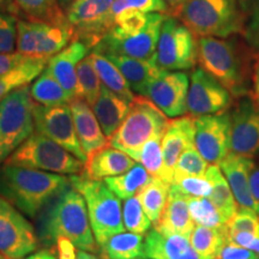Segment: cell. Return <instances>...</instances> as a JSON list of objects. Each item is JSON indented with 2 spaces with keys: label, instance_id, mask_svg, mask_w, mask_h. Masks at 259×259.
<instances>
[{
  "label": "cell",
  "instance_id": "4fadbf2b",
  "mask_svg": "<svg viewBox=\"0 0 259 259\" xmlns=\"http://www.w3.org/2000/svg\"><path fill=\"white\" fill-rule=\"evenodd\" d=\"M194 147L209 164L219 166L231 153V113L194 116Z\"/></svg>",
  "mask_w": 259,
  "mask_h": 259
},
{
  "label": "cell",
  "instance_id": "d6986e66",
  "mask_svg": "<svg viewBox=\"0 0 259 259\" xmlns=\"http://www.w3.org/2000/svg\"><path fill=\"white\" fill-rule=\"evenodd\" d=\"M89 50L90 48L83 41L76 38L63 51L52 57L47 63L46 69L73 99L79 97L77 66L79 61L87 57Z\"/></svg>",
  "mask_w": 259,
  "mask_h": 259
},
{
  "label": "cell",
  "instance_id": "6f0895ef",
  "mask_svg": "<svg viewBox=\"0 0 259 259\" xmlns=\"http://www.w3.org/2000/svg\"><path fill=\"white\" fill-rule=\"evenodd\" d=\"M164 2L167 3L169 8H171L173 10H177L183 4H185L186 2H189V0H164Z\"/></svg>",
  "mask_w": 259,
  "mask_h": 259
},
{
  "label": "cell",
  "instance_id": "11a10c76",
  "mask_svg": "<svg viewBox=\"0 0 259 259\" xmlns=\"http://www.w3.org/2000/svg\"><path fill=\"white\" fill-rule=\"evenodd\" d=\"M246 248H248V250L255 252V253H257L258 257H259V238L254 236V238L252 239L250 242H248L247 246H246Z\"/></svg>",
  "mask_w": 259,
  "mask_h": 259
},
{
  "label": "cell",
  "instance_id": "6125c7cd",
  "mask_svg": "<svg viewBox=\"0 0 259 259\" xmlns=\"http://www.w3.org/2000/svg\"><path fill=\"white\" fill-rule=\"evenodd\" d=\"M137 259H150V258H137Z\"/></svg>",
  "mask_w": 259,
  "mask_h": 259
},
{
  "label": "cell",
  "instance_id": "9f6ffc18",
  "mask_svg": "<svg viewBox=\"0 0 259 259\" xmlns=\"http://www.w3.org/2000/svg\"><path fill=\"white\" fill-rule=\"evenodd\" d=\"M74 259H97L95 255L89 253L88 251H84V250H78L77 251L76 258Z\"/></svg>",
  "mask_w": 259,
  "mask_h": 259
},
{
  "label": "cell",
  "instance_id": "f907efd6",
  "mask_svg": "<svg viewBox=\"0 0 259 259\" xmlns=\"http://www.w3.org/2000/svg\"><path fill=\"white\" fill-rule=\"evenodd\" d=\"M250 189L254 200V210L259 215V163H255L251 170Z\"/></svg>",
  "mask_w": 259,
  "mask_h": 259
},
{
  "label": "cell",
  "instance_id": "681fc988",
  "mask_svg": "<svg viewBox=\"0 0 259 259\" xmlns=\"http://www.w3.org/2000/svg\"><path fill=\"white\" fill-rule=\"evenodd\" d=\"M57 251L59 254V259H74L76 258L77 251L76 246L70 239L65 238V236H59L57 239Z\"/></svg>",
  "mask_w": 259,
  "mask_h": 259
},
{
  "label": "cell",
  "instance_id": "2e32d148",
  "mask_svg": "<svg viewBox=\"0 0 259 259\" xmlns=\"http://www.w3.org/2000/svg\"><path fill=\"white\" fill-rule=\"evenodd\" d=\"M115 0H74L66 10V17L77 40L89 48L96 47L108 32L107 17Z\"/></svg>",
  "mask_w": 259,
  "mask_h": 259
},
{
  "label": "cell",
  "instance_id": "8d00e7d4",
  "mask_svg": "<svg viewBox=\"0 0 259 259\" xmlns=\"http://www.w3.org/2000/svg\"><path fill=\"white\" fill-rule=\"evenodd\" d=\"M162 137L163 135H158L145 142L134 160L141 163L151 177L160 178V179L171 184L173 180L167 173L166 166H164L163 153H162Z\"/></svg>",
  "mask_w": 259,
  "mask_h": 259
},
{
  "label": "cell",
  "instance_id": "b9f144b4",
  "mask_svg": "<svg viewBox=\"0 0 259 259\" xmlns=\"http://www.w3.org/2000/svg\"><path fill=\"white\" fill-rule=\"evenodd\" d=\"M209 162L204 158L196 147L187 148L178 158L174 168L173 180L181 177H205Z\"/></svg>",
  "mask_w": 259,
  "mask_h": 259
},
{
  "label": "cell",
  "instance_id": "94428289",
  "mask_svg": "<svg viewBox=\"0 0 259 259\" xmlns=\"http://www.w3.org/2000/svg\"><path fill=\"white\" fill-rule=\"evenodd\" d=\"M0 259H6V258L3 254H0Z\"/></svg>",
  "mask_w": 259,
  "mask_h": 259
},
{
  "label": "cell",
  "instance_id": "60d3db41",
  "mask_svg": "<svg viewBox=\"0 0 259 259\" xmlns=\"http://www.w3.org/2000/svg\"><path fill=\"white\" fill-rule=\"evenodd\" d=\"M122 221L125 229L128 232L145 235L150 231L153 223L145 213L138 194L125 199L122 205Z\"/></svg>",
  "mask_w": 259,
  "mask_h": 259
},
{
  "label": "cell",
  "instance_id": "83f0119b",
  "mask_svg": "<svg viewBox=\"0 0 259 259\" xmlns=\"http://www.w3.org/2000/svg\"><path fill=\"white\" fill-rule=\"evenodd\" d=\"M90 57H92L93 63L95 65V69L99 73L102 85L130 103L134 101L136 97L135 93L130 88L127 80L122 76L118 66L101 52L93 51L90 53Z\"/></svg>",
  "mask_w": 259,
  "mask_h": 259
},
{
  "label": "cell",
  "instance_id": "d4e9b609",
  "mask_svg": "<svg viewBox=\"0 0 259 259\" xmlns=\"http://www.w3.org/2000/svg\"><path fill=\"white\" fill-rule=\"evenodd\" d=\"M194 227L190 215L187 196L170 185L166 208L154 228L163 234H180L190 239Z\"/></svg>",
  "mask_w": 259,
  "mask_h": 259
},
{
  "label": "cell",
  "instance_id": "e575fe53",
  "mask_svg": "<svg viewBox=\"0 0 259 259\" xmlns=\"http://www.w3.org/2000/svg\"><path fill=\"white\" fill-rule=\"evenodd\" d=\"M19 11L27 16L29 21L46 22L52 24L71 25L59 0H15Z\"/></svg>",
  "mask_w": 259,
  "mask_h": 259
},
{
  "label": "cell",
  "instance_id": "7c38bea8",
  "mask_svg": "<svg viewBox=\"0 0 259 259\" xmlns=\"http://www.w3.org/2000/svg\"><path fill=\"white\" fill-rule=\"evenodd\" d=\"M35 131L51 138L85 163L88 157L83 151L76 134L72 112L69 105L34 106Z\"/></svg>",
  "mask_w": 259,
  "mask_h": 259
},
{
  "label": "cell",
  "instance_id": "c3c4849f",
  "mask_svg": "<svg viewBox=\"0 0 259 259\" xmlns=\"http://www.w3.org/2000/svg\"><path fill=\"white\" fill-rule=\"evenodd\" d=\"M30 57L23 56L18 52H16V53L15 52H12V53H0V76L14 70L16 66L24 63Z\"/></svg>",
  "mask_w": 259,
  "mask_h": 259
},
{
  "label": "cell",
  "instance_id": "836d02e7",
  "mask_svg": "<svg viewBox=\"0 0 259 259\" xmlns=\"http://www.w3.org/2000/svg\"><path fill=\"white\" fill-rule=\"evenodd\" d=\"M150 174L141 163L130 168L120 176L107 178L103 181L120 199H127L141 192V190L151 180Z\"/></svg>",
  "mask_w": 259,
  "mask_h": 259
},
{
  "label": "cell",
  "instance_id": "680465c9",
  "mask_svg": "<svg viewBox=\"0 0 259 259\" xmlns=\"http://www.w3.org/2000/svg\"><path fill=\"white\" fill-rule=\"evenodd\" d=\"M74 0H59V4L61 6V9L64 10L65 12H66V10L70 8V5L72 4Z\"/></svg>",
  "mask_w": 259,
  "mask_h": 259
},
{
  "label": "cell",
  "instance_id": "f35d334b",
  "mask_svg": "<svg viewBox=\"0 0 259 259\" xmlns=\"http://www.w3.org/2000/svg\"><path fill=\"white\" fill-rule=\"evenodd\" d=\"M77 80H78L79 99H84L90 106H93L101 93L103 85L90 54L79 61L77 66Z\"/></svg>",
  "mask_w": 259,
  "mask_h": 259
},
{
  "label": "cell",
  "instance_id": "3957f363",
  "mask_svg": "<svg viewBox=\"0 0 259 259\" xmlns=\"http://www.w3.org/2000/svg\"><path fill=\"white\" fill-rule=\"evenodd\" d=\"M174 14L199 37H229L245 27L241 0H189Z\"/></svg>",
  "mask_w": 259,
  "mask_h": 259
},
{
  "label": "cell",
  "instance_id": "ffe728a7",
  "mask_svg": "<svg viewBox=\"0 0 259 259\" xmlns=\"http://www.w3.org/2000/svg\"><path fill=\"white\" fill-rule=\"evenodd\" d=\"M69 106L72 112L77 137L87 157L109 145L108 138L103 134L95 113L85 100L76 97Z\"/></svg>",
  "mask_w": 259,
  "mask_h": 259
},
{
  "label": "cell",
  "instance_id": "816d5d0a",
  "mask_svg": "<svg viewBox=\"0 0 259 259\" xmlns=\"http://www.w3.org/2000/svg\"><path fill=\"white\" fill-rule=\"evenodd\" d=\"M0 12H8L11 15H17L19 10L15 0H0Z\"/></svg>",
  "mask_w": 259,
  "mask_h": 259
},
{
  "label": "cell",
  "instance_id": "9a60e30c",
  "mask_svg": "<svg viewBox=\"0 0 259 259\" xmlns=\"http://www.w3.org/2000/svg\"><path fill=\"white\" fill-rule=\"evenodd\" d=\"M233 96L218 79L204 71L194 69L190 76L187 113L192 116L219 114L233 105Z\"/></svg>",
  "mask_w": 259,
  "mask_h": 259
},
{
  "label": "cell",
  "instance_id": "8992f818",
  "mask_svg": "<svg viewBox=\"0 0 259 259\" xmlns=\"http://www.w3.org/2000/svg\"><path fill=\"white\" fill-rule=\"evenodd\" d=\"M168 124V116L151 100L137 95L130 103L128 113L120 127L108 139L109 145L135 158L145 142L164 135Z\"/></svg>",
  "mask_w": 259,
  "mask_h": 259
},
{
  "label": "cell",
  "instance_id": "e0dca14e",
  "mask_svg": "<svg viewBox=\"0 0 259 259\" xmlns=\"http://www.w3.org/2000/svg\"><path fill=\"white\" fill-rule=\"evenodd\" d=\"M189 87V76L185 72L164 70L150 83L145 96L168 118H178L187 113Z\"/></svg>",
  "mask_w": 259,
  "mask_h": 259
},
{
  "label": "cell",
  "instance_id": "f1b7e54d",
  "mask_svg": "<svg viewBox=\"0 0 259 259\" xmlns=\"http://www.w3.org/2000/svg\"><path fill=\"white\" fill-rule=\"evenodd\" d=\"M190 242L200 259H219L222 248L229 242L227 225L222 228L196 226L191 233Z\"/></svg>",
  "mask_w": 259,
  "mask_h": 259
},
{
  "label": "cell",
  "instance_id": "d590c367",
  "mask_svg": "<svg viewBox=\"0 0 259 259\" xmlns=\"http://www.w3.org/2000/svg\"><path fill=\"white\" fill-rule=\"evenodd\" d=\"M171 184L160 179L151 178V180L138 193L142 205L153 226L156 225L163 212L169 196Z\"/></svg>",
  "mask_w": 259,
  "mask_h": 259
},
{
  "label": "cell",
  "instance_id": "7bdbcfd3",
  "mask_svg": "<svg viewBox=\"0 0 259 259\" xmlns=\"http://www.w3.org/2000/svg\"><path fill=\"white\" fill-rule=\"evenodd\" d=\"M171 186L187 197H208L211 194L212 186L205 177H181L174 179Z\"/></svg>",
  "mask_w": 259,
  "mask_h": 259
},
{
  "label": "cell",
  "instance_id": "484cf974",
  "mask_svg": "<svg viewBox=\"0 0 259 259\" xmlns=\"http://www.w3.org/2000/svg\"><path fill=\"white\" fill-rule=\"evenodd\" d=\"M120 70L127 80L130 88L137 95L145 96L148 87L163 72V69L156 64L155 59L143 60L121 56V54H106Z\"/></svg>",
  "mask_w": 259,
  "mask_h": 259
},
{
  "label": "cell",
  "instance_id": "6da1fadb",
  "mask_svg": "<svg viewBox=\"0 0 259 259\" xmlns=\"http://www.w3.org/2000/svg\"><path fill=\"white\" fill-rule=\"evenodd\" d=\"M70 186V178L63 174L8 163L0 166V196L30 219Z\"/></svg>",
  "mask_w": 259,
  "mask_h": 259
},
{
  "label": "cell",
  "instance_id": "7402d4cb",
  "mask_svg": "<svg viewBox=\"0 0 259 259\" xmlns=\"http://www.w3.org/2000/svg\"><path fill=\"white\" fill-rule=\"evenodd\" d=\"M219 166L231 186L239 208L254 210V200L250 189V176L254 161L229 153L220 162Z\"/></svg>",
  "mask_w": 259,
  "mask_h": 259
},
{
  "label": "cell",
  "instance_id": "7dc6e473",
  "mask_svg": "<svg viewBox=\"0 0 259 259\" xmlns=\"http://www.w3.org/2000/svg\"><path fill=\"white\" fill-rule=\"evenodd\" d=\"M219 259H259V257L255 252L229 241L222 248Z\"/></svg>",
  "mask_w": 259,
  "mask_h": 259
},
{
  "label": "cell",
  "instance_id": "4dcf8cb0",
  "mask_svg": "<svg viewBox=\"0 0 259 259\" xmlns=\"http://www.w3.org/2000/svg\"><path fill=\"white\" fill-rule=\"evenodd\" d=\"M48 59H38V58H29L14 70L0 76V101L5 99L10 93L29 85L32 80L37 78L46 69Z\"/></svg>",
  "mask_w": 259,
  "mask_h": 259
},
{
  "label": "cell",
  "instance_id": "f5cc1de1",
  "mask_svg": "<svg viewBox=\"0 0 259 259\" xmlns=\"http://www.w3.org/2000/svg\"><path fill=\"white\" fill-rule=\"evenodd\" d=\"M252 84H253L254 96L259 95V60L255 63L253 74H252Z\"/></svg>",
  "mask_w": 259,
  "mask_h": 259
},
{
  "label": "cell",
  "instance_id": "ab89813d",
  "mask_svg": "<svg viewBox=\"0 0 259 259\" xmlns=\"http://www.w3.org/2000/svg\"><path fill=\"white\" fill-rule=\"evenodd\" d=\"M187 202L191 218L197 226L222 228L227 225L226 219L208 197H187Z\"/></svg>",
  "mask_w": 259,
  "mask_h": 259
},
{
  "label": "cell",
  "instance_id": "277c9868",
  "mask_svg": "<svg viewBox=\"0 0 259 259\" xmlns=\"http://www.w3.org/2000/svg\"><path fill=\"white\" fill-rule=\"evenodd\" d=\"M198 63L234 97L247 96L248 71L234 42L223 37L203 36L198 40Z\"/></svg>",
  "mask_w": 259,
  "mask_h": 259
},
{
  "label": "cell",
  "instance_id": "bcb514c9",
  "mask_svg": "<svg viewBox=\"0 0 259 259\" xmlns=\"http://www.w3.org/2000/svg\"><path fill=\"white\" fill-rule=\"evenodd\" d=\"M246 40L254 50L259 51V0H250V4H244Z\"/></svg>",
  "mask_w": 259,
  "mask_h": 259
},
{
  "label": "cell",
  "instance_id": "5b68a950",
  "mask_svg": "<svg viewBox=\"0 0 259 259\" xmlns=\"http://www.w3.org/2000/svg\"><path fill=\"white\" fill-rule=\"evenodd\" d=\"M71 186L85 199L90 225L99 246L112 235L125 231L120 198L102 180H89L82 176H71Z\"/></svg>",
  "mask_w": 259,
  "mask_h": 259
},
{
  "label": "cell",
  "instance_id": "52a82bcc",
  "mask_svg": "<svg viewBox=\"0 0 259 259\" xmlns=\"http://www.w3.org/2000/svg\"><path fill=\"white\" fill-rule=\"evenodd\" d=\"M34 106L29 85L14 90L0 101V164L35 132Z\"/></svg>",
  "mask_w": 259,
  "mask_h": 259
},
{
  "label": "cell",
  "instance_id": "74e56055",
  "mask_svg": "<svg viewBox=\"0 0 259 259\" xmlns=\"http://www.w3.org/2000/svg\"><path fill=\"white\" fill-rule=\"evenodd\" d=\"M169 6L164 0H115L107 17L108 31L119 18L131 14H166Z\"/></svg>",
  "mask_w": 259,
  "mask_h": 259
},
{
  "label": "cell",
  "instance_id": "f6af8a7d",
  "mask_svg": "<svg viewBox=\"0 0 259 259\" xmlns=\"http://www.w3.org/2000/svg\"><path fill=\"white\" fill-rule=\"evenodd\" d=\"M17 18L0 12V53H12L17 47Z\"/></svg>",
  "mask_w": 259,
  "mask_h": 259
},
{
  "label": "cell",
  "instance_id": "44dd1931",
  "mask_svg": "<svg viewBox=\"0 0 259 259\" xmlns=\"http://www.w3.org/2000/svg\"><path fill=\"white\" fill-rule=\"evenodd\" d=\"M194 116L181 115L169 120L162 137V153L167 173L173 180L174 168L184 150L194 147Z\"/></svg>",
  "mask_w": 259,
  "mask_h": 259
},
{
  "label": "cell",
  "instance_id": "f546056e",
  "mask_svg": "<svg viewBox=\"0 0 259 259\" xmlns=\"http://www.w3.org/2000/svg\"><path fill=\"white\" fill-rule=\"evenodd\" d=\"M205 178L212 186L209 199L215 204L219 211L228 222L239 210V205L234 198V194L232 192L228 181L218 164H210L205 173Z\"/></svg>",
  "mask_w": 259,
  "mask_h": 259
},
{
  "label": "cell",
  "instance_id": "d6a6232c",
  "mask_svg": "<svg viewBox=\"0 0 259 259\" xmlns=\"http://www.w3.org/2000/svg\"><path fill=\"white\" fill-rule=\"evenodd\" d=\"M143 234L124 231L112 235L101 248L107 259H137L143 258Z\"/></svg>",
  "mask_w": 259,
  "mask_h": 259
},
{
  "label": "cell",
  "instance_id": "7a4b0ae2",
  "mask_svg": "<svg viewBox=\"0 0 259 259\" xmlns=\"http://www.w3.org/2000/svg\"><path fill=\"white\" fill-rule=\"evenodd\" d=\"M38 239L45 245H53L65 236L79 250H96V239L90 225L84 197L70 186L45 208L38 220Z\"/></svg>",
  "mask_w": 259,
  "mask_h": 259
},
{
  "label": "cell",
  "instance_id": "603a6c76",
  "mask_svg": "<svg viewBox=\"0 0 259 259\" xmlns=\"http://www.w3.org/2000/svg\"><path fill=\"white\" fill-rule=\"evenodd\" d=\"M143 258L200 259L189 238L180 234H163L155 228L144 235Z\"/></svg>",
  "mask_w": 259,
  "mask_h": 259
},
{
  "label": "cell",
  "instance_id": "8fae6325",
  "mask_svg": "<svg viewBox=\"0 0 259 259\" xmlns=\"http://www.w3.org/2000/svg\"><path fill=\"white\" fill-rule=\"evenodd\" d=\"M40 239L25 216L0 196V254L22 259L38 248Z\"/></svg>",
  "mask_w": 259,
  "mask_h": 259
},
{
  "label": "cell",
  "instance_id": "5bb4252c",
  "mask_svg": "<svg viewBox=\"0 0 259 259\" xmlns=\"http://www.w3.org/2000/svg\"><path fill=\"white\" fill-rule=\"evenodd\" d=\"M164 17V14H150L147 25L128 36L113 37L105 35L94 51L101 52L103 54H121L136 59H155Z\"/></svg>",
  "mask_w": 259,
  "mask_h": 259
},
{
  "label": "cell",
  "instance_id": "9c48e42d",
  "mask_svg": "<svg viewBox=\"0 0 259 259\" xmlns=\"http://www.w3.org/2000/svg\"><path fill=\"white\" fill-rule=\"evenodd\" d=\"M155 61L166 71L190 70L198 61V42L179 18L166 15L158 37Z\"/></svg>",
  "mask_w": 259,
  "mask_h": 259
},
{
  "label": "cell",
  "instance_id": "cb8c5ba5",
  "mask_svg": "<svg viewBox=\"0 0 259 259\" xmlns=\"http://www.w3.org/2000/svg\"><path fill=\"white\" fill-rule=\"evenodd\" d=\"M135 164L134 158L124 151L107 145L90 155L79 176L89 180H105L107 178L120 176Z\"/></svg>",
  "mask_w": 259,
  "mask_h": 259
},
{
  "label": "cell",
  "instance_id": "1f68e13d",
  "mask_svg": "<svg viewBox=\"0 0 259 259\" xmlns=\"http://www.w3.org/2000/svg\"><path fill=\"white\" fill-rule=\"evenodd\" d=\"M30 94L35 102L47 107L69 105L73 100L47 69L31 84Z\"/></svg>",
  "mask_w": 259,
  "mask_h": 259
},
{
  "label": "cell",
  "instance_id": "ba28073f",
  "mask_svg": "<svg viewBox=\"0 0 259 259\" xmlns=\"http://www.w3.org/2000/svg\"><path fill=\"white\" fill-rule=\"evenodd\" d=\"M4 163L57 174H80L84 162L46 136L34 132Z\"/></svg>",
  "mask_w": 259,
  "mask_h": 259
},
{
  "label": "cell",
  "instance_id": "db71d44e",
  "mask_svg": "<svg viewBox=\"0 0 259 259\" xmlns=\"http://www.w3.org/2000/svg\"><path fill=\"white\" fill-rule=\"evenodd\" d=\"M22 259H56V258H54V255L52 254L50 251L42 250V251L36 252V253L30 254V255H28V257L22 258Z\"/></svg>",
  "mask_w": 259,
  "mask_h": 259
},
{
  "label": "cell",
  "instance_id": "91938a15",
  "mask_svg": "<svg viewBox=\"0 0 259 259\" xmlns=\"http://www.w3.org/2000/svg\"><path fill=\"white\" fill-rule=\"evenodd\" d=\"M255 101H257V106H259V95L255 96Z\"/></svg>",
  "mask_w": 259,
  "mask_h": 259
},
{
  "label": "cell",
  "instance_id": "ee69618b",
  "mask_svg": "<svg viewBox=\"0 0 259 259\" xmlns=\"http://www.w3.org/2000/svg\"><path fill=\"white\" fill-rule=\"evenodd\" d=\"M228 233L248 232L259 238V215L254 210L239 208L233 218L227 222Z\"/></svg>",
  "mask_w": 259,
  "mask_h": 259
},
{
  "label": "cell",
  "instance_id": "ac0fdd59",
  "mask_svg": "<svg viewBox=\"0 0 259 259\" xmlns=\"http://www.w3.org/2000/svg\"><path fill=\"white\" fill-rule=\"evenodd\" d=\"M231 113V153L252 158L259 155V108L246 96Z\"/></svg>",
  "mask_w": 259,
  "mask_h": 259
},
{
  "label": "cell",
  "instance_id": "4316f807",
  "mask_svg": "<svg viewBox=\"0 0 259 259\" xmlns=\"http://www.w3.org/2000/svg\"><path fill=\"white\" fill-rule=\"evenodd\" d=\"M92 107L103 134L109 139L120 127L127 115L130 102L112 93L106 87H102L101 93Z\"/></svg>",
  "mask_w": 259,
  "mask_h": 259
},
{
  "label": "cell",
  "instance_id": "30bf717a",
  "mask_svg": "<svg viewBox=\"0 0 259 259\" xmlns=\"http://www.w3.org/2000/svg\"><path fill=\"white\" fill-rule=\"evenodd\" d=\"M76 32L71 25L52 24L37 21H18L17 52L23 56L48 59L63 51Z\"/></svg>",
  "mask_w": 259,
  "mask_h": 259
}]
</instances>
